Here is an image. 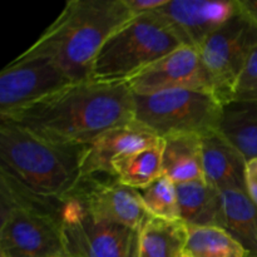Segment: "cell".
Instances as JSON below:
<instances>
[{
    "label": "cell",
    "mask_w": 257,
    "mask_h": 257,
    "mask_svg": "<svg viewBox=\"0 0 257 257\" xmlns=\"http://www.w3.org/2000/svg\"><path fill=\"white\" fill-rule=\"evenodd\" d=\"M183 255L187 257H248L250 253L230 233L215 226H188Z\"/></svg>",
    "instance_id": "cell-21"
},
{
    "label": "cell",
    "mask_w": 257,
    "mask_h": 257,
    "mask_svg": "<svg viewBox=\"0 0 257 257\" xmlns=\"http://www.w3.org/2000/svg\"><path fill=\"white\" fill-rule=\"evenodd\" d=\"M240 9L257 24V0H237Z\"/></svg>",
    "instance_id": "cell-26"
},
{
    "label": "cell",
    "mask_w": 257,
    "mask_h": 257,
    "mask_svg": "<svg viewBox=\"0 0 257 257\" xmlns=\"http://www.w3.org/2000/svg\"><path fill=\"white\" fill-rule=\"evenodd\" d=\"M220 132L246 160L257 157V102L232 100L223 105Z\"/></svg>",
    "instance_id": "cell-20"
},
{
    "label": "cell",
    "mask_w": 257,
    "mask_h": 257,
    "mask_svg": "<svg viewBox=\"0 0 257 257\" xmlns=\"http://www.w3.org/2000/svg\"><path fill=\"white\" fill-rule=\"evenodd\" d=\"M163 140L162 172L172 182L205 181L202 168V140L192 133H176Z\"/></svg>",
    "instance_id": "cell-15"
},
{
    "label": "cell",
    "mask_w": 257,
    "mask_h": 257,
    "mask_svg": "<svg viewBox=\"0 0 257 257\" xmlns=\"http://www.w3.org/2000/svg\"><path fill=\"white\" fill-rule=\"evenodd\" d=\"M141 195L146 210L151 216L166 220H180L176 183L168 177L161 176L142 190Z\"/></svg>",
    "instance_id": "cell-22"
},
{
    "label": "cell",
    "mask_w": 257,
    "mask_h": 257,
    "mask_svg": "<svg viewBox=\"0 0 257 257\" xmlns=\"http://www.w3.org/2000/svg\"><path fill=\"white\" fill-rule=\"evenodd\" d=\"M163 140L137 152L118 157L113 162L114 177L118 182L142 191L163 176Z\"/></svg>",
    "instance_id": "cell-19"
},
{
    "label": "cell",
    "mask_w": 257,
    "mask_h": 257,
    "mask_svg": "<svg viewBox=\"0 0 257 257\" xmlns=\"http://www.w3.org/2000/svg\"><path fill=\"white\" fill-rule=\"evenodd\" d=\"M127 84L133 94H151L170 89H196L215 95L200 52L187 45L177 48L146 68Z\"/></svg>",
    "instance_id": "cell-11"
},
{
    "label": "cell",
    "mask_w": 257,
    "mask_h": 257,
    "mask_svg": "<svg viewBox=\"0 0 257 257\" xmlns=\"http://www.w3.org/2000/svg\"><path fill=\"white\" fill-rule=\"evenodd\" d=\"M73 82L52 59L23 53L0 73V118H7Z\"/></svg>",
    "instance_id": "cell-8"
},
{
    "label": "cell",
    "mask_w": 257,
    "mask_h": 257,
    "mask_svg": "<svg viewBox=\"0 0 257 257\" xmlns=\"http://www.w3.org/2000/svg\"><path fill=\"white\" fill-rule=\"evenodd\" d=\"M62 222L69 257H127L133 231L95 220L78 198H65Z\"/></svg>",
    "instance_id": "cell-9"
},
{
    "label": "cell",
    "mask_w": 257,
    "mask_h": 257,
    "mask_svg": "<svg viewBox=\"0 0 257 257\" xmlns=\"http://www.w3.org/2000/svg\"><path fill=\"white\" fill-rule=\"evenodd\" d=\"M124 3L133 17L136 18L156 12L157 9L162 8L167 3V0H124Z\"/></svg>",
    "instance_id": "cell-24"
},
{
    "label": "cell",
    "mask_w": 257,
    "mask_h": 257,
    "mask_svg": "<svg viewBox=\"0 0 257 257\" xmlns=\"http://www.w3.org/2000/svg\"><path fill=\"white\" fill-rule=\"evenodd\" d=\"M188 237V226L181 220L148 216L140 227V257H180Z\"/></svg>",
    "instance_id": "cell-18"
},
{
    "label": "cell",
    "mask_w": 257,
    "mask_h": 257,
    "mask_svg": "<svg viewBox=\"0 0 257 257\" xmlns=\"http://www.w3.org/2000/svg\"><path fill=\"white\" fill-rule=\"evenodd\" d=\"M256 45L257 24L238 7L237 13L198 48L215 95L223 105L231 102L236 82Z\"/></svg>",
    "instance_id": "cell-7"
},
{
    "label": "cell",
    "mask_w": 257,
    "mask_h": 257,
    "mask_svg": "<svg viewBox=\"0 0 257 257\" xmlns=\"http://www.w3.org/2000/svg\"><path fill=\"white\" fill-rule=\"evenodd\" d=\"M64 201L34 192L0 167V256L69 257L62 222Z\"/></svg>",
    "instance_id": "cell-3"
},
{
    "label": "cell",
    "mask_w": 257,
    "mask_h": 257,
    "mask_svg": "<svg viewBox=\"0 0 257 257\" xmlns=\"http://www.w3.org/2000/svg\"><path fill=\"white\" fill-rule=\"evenodd\" d=\"M238 10L237 0H167L156 10L182 45L198 49Z\"/></svg>",
    "instance_id": "cell-12"
},
{
    "label": "cell",
    "mask_w": 257,
    "mask_h": 257,
    "mask_svg": "<svg viewBox=\"0 0 257 257\" xmlns=\"http://www.w3.org/2000/svg\"><path fill=\"white\" fill-rule=\"evenodd\" d=\"M178 217L187 226L222 228L221 192L206 181L177 183Z\"/></svg>",
    "instance_id": "cell-16"
},
{
    "label": "cell",
    "mask_w": 257,
    "mask_h": 257,
    "mask_svg": "<svg viewBox=\"0 0 257 257\" xmlns=\"http://www.w3.org/2000/svg\"><path fill=\"white\" fill-rule=\"evenodd\" d=\"M133 18L124 0H69L24 53L49 58L73 82H84L103 44Z\"/></svg>",
    "instance_id": "cell-2"
},
{
    "label": "cell",
    "mask_w": 257,
    "mask_h": 257,
    "mask_svg": "<svg viewBox=\"0 0 257 257\" xmlns=\"http://www.w3.org/2000/svg\"><path fill=\"white\" fill-rule=\"evenodd\" d=\"M0 257H4V256H0Z\"/></svg>",
    "instance_id": "cell-30"
},
{
    "label": "cell",
    "mask_w": 257,
    "mask_h": 257,
    "mask_svg": "<svg viewBox=\"0 0 257 257\" xmlns=\"http://www.w3.org/2000/svg\"><path fill=\"white\" fill-rule=\"evenodd\" d=\"M180 257H187V256H186V255H183V253H182V255H181Z\"/></svg>",
    "instance_id": "cell-28"
},
{
    "label": "cell",
    "mask_w": 257,
    "mask_h": 257,
    "mask_svg": "<svg viewBox=\"0 0 257 257\" xmlns=\"http://www.w3.org/2000/svg\"><path fill=\"white\" fill-rule=\"evenodd\" d=\"M70 196L78 198L95 220L132 231L138 230L150 216L140 191L122 185L110 176L83 178Z\"/></svg>",
    "instance_id": "cell-10"
},
{
    "label": "cell",
    "mask_w": 257,
    "mask_h": 257,
    "mask_svg": "<svg viewBox=\"0 0 257 257\" xmlns=\"http://www.w3.org/2000/svg\"><path fill=\"white\" fill-rule=\"evenodd\" d=\"M160 141L161 137L152 130L136 119L112 128L87 146L82 167L83 178L93 176L114 177L113 162L118 157L137 152Z\"/></svg>",
    "instance_id": "cell-13"
},
{
    "label": "cell",
    "mask_w": 257,
    "mask_h": 257,
    "mask_svg": "<svg viewBox=\"0 0 257 257\" xmlns=\"http://www.w3.org/2000/svg\"><path fill=\"white\" fill-rule=\"evenodd\" d=\"M221 200L222 228L257 257V206L242 188L221 191Z\"/></svg>",
    "instance_id": "cell-17"
},
{
    "label": "cell",
    "mask_w": 257,
    "mask_h": 257,
    "mask_svg": "<svg viewBox=\"0 0 257 257\" xmlns=\"http://www.w3.org/2000/svg\"><path fill=\"white\" fill-rule=\"evenodd\" d=\"M245 190L251 201L257 206V157L246 162Z\"/></svg>",
    "instance_id": "cell-25"
},
{
    "label": "cell",
    "mask_w": 257,
    "mask_h": 257,
    "mask_svg": "<svg viewBox=\"0 0 257 257\" xmlns=\"http://www.w3.org/2000/svg\"><path fill=\"white\" fill-rule=\"evenodd\" d=\"M202 140V168L205 181L221 191L245 190L246 160L242 153L220 132L208 133Z\"/></svg>",
    "instance_id": "cell-14"
},
{
    "label": "cell",
    "mask_w": 257,
    "mask_h": 257,
    "mask_svg": "<svg viewBox=\"0 0 257 257\" xmlns=\"http://www.w3.org/2000/svg\"><path fill=\"white\" fill-rule=\"evenodd\" d=\"M232 100L257 102V45L251 50L242 72L236 82L231 102Z\"/></svg>",
    "instance_id": "cell-23"
},
{
    "label": "cell",
    "mask_w": 257,
    "mask_h": 257,
    "mask_svg": "<svg viewBox=\"0 0 257 257\" xmlns=\"http://www.w3.org/2000/svg\"><path fill=\"white\" fill-rule=\"evenodd\" d=\"M248 257H255V256H251V255H248Z\"/></svg>",
    "instance_id": "cell-29"
},
{
    "label": "cell",
    "mask_w": 257,
    "mask_h": 257,
    "mask_svg": "<svg viewBox=\"0 0 257 257\" xmlns=\"http://www.w3.org/2000/svg\"><path fill=\"white\" fill-rule=\"evenodd\" d=\"M87 146H64L0 119V167L34 192L64 200L83 180Z\"/></svg>",
    "instance_id": "cell-4"
},
{
    "label": "cell",
    "mask_w": 257,
    "mask_h": 257,
    "mask_svg": "<svg viewBox=\"0 0 257 257\" xmlns=\"http://www.w3.org/2000/svg\"><path fill=\"white\" fill-rule=\"evenodd\" d=\"M138 245H140V228L132 232L130 246H128L127 257H140V247H138Z\"/></svg>",
    "instance_id": "cell-27"
},
{
    "label": "cell",
    "mask_w": 257,
    "mask_h": 257,
    "mask_svg": "<svg viewBox=\"0 0 257 257\" xmlns=\"http://www.w3.org/2000/svg\"><path fill=\"white\" fill-rule=\"evenodd\" d=\"M180 47V40L155 12L140 15L108 38L94 58L89 79L128 83Z\"/></svg>",
    "instance_id": "cell-5"
},
{
    "label": "cell",
    "mask_w": 257,
    "mask_h": 257,
    "mask_svg": "<svg viewBox=\"0 0 257 257\" xmlns=\"http://www.w3.org/2000/svg\"><path fill=\"white\" fill-rule=\"evenodd\" d=\"M223 104L216 95L196 89L135 94V119L158 137L192 133L201 137L220 131Z\"/></svg>",
    "instance_id": "cell-6"
},
{
    "label": "cell",
    "mask_w": 257,
    "mask_h": 257,
    "mask_svg": "<svg viewBox=\"0 0 257 257\" xmlns=\"http://www.w3.org/2000/svg\"><path fill=\"white\" fill-rule=\"evenodd\" d=\"M0 119L58 145L89 146L103 133L135 120V94L127 83L88 79Z\"/></svg>",
    "instance_id": "cell-1"
}]
</instances>
